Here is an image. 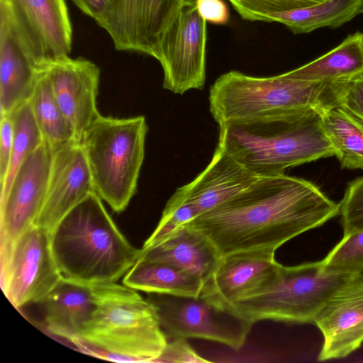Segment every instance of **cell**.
I'll list each match as a JSON object with an SVG mask.
<instances>
[{"mask_svg":"<svg viewBox=\"0 0 363 363\" xmlns=\"http://www.w3.org/2000/svg\"><path fill=\"white\" fill-rule=\"evenodd\" d=\"M340 106L363 122V73L344 81Z\"/></svg>","mask_w":363,"mask_h":363,"instance_id":"1f68e13d","label":"cell"},{"mask_svg":"<svg viewBox=\"0 0 363 363\" xmlns=\"http://www.w3.org/2000/svg\"><path fill=\"white\" fill-rule=\"evenodd\" d=\"M198 11L207 22L225 24L229 20V11L223 0H195Z\"/></svg>","mask_w":363,"mask_h":363,"instance_id":"e575fe53","label":"cell"},{"mask_svg":"<svg viewBox=\"0 0 363 363\" xmlns=\"http://www.w3.org/2000/svg\"><path fill=\"white\" fill-rule=\"evenodd\" d=\"M242 19L264 21L273 14L318 4L325 0H228Z\"/></svg>","mask_w":363,"mask_h":363,"instance_id":"f546056e","label":"cell"},{"mask_svg":"<svg viewBox=\"0 0 363 363\" xmlns=\"http://www.w3.org/2000/svg\"><path fill=\"white\" fill-rule=\"evenodd\" d=\"M0 21L35 65L71 52L72 29L65 0H0Z\"/></svg>","mask_w":363,"mask_h":363,"instance_id":"ba28073f","label":"cell"},{"mask_svg":"<svg viewBox=\"0 0 363 363\" xmlns=\"http://www.w3.org/2000/svg\"><path fill=\"white\" fill-rule=\"evenodd\" d=\"M84 13L94 19L98 23L104 16L110 0H72Z\"/></svg>","mask_w":363,"mask_h":363,"instance_id":"d590c367","label":"cell"},{"mask_svg":"<svg viewBox=\"0 0 363 363\" xmlns=\"http://www.w3.org/2000/svg\"><path fill=\"white\" fill-rule=\"evenodd\" d=\"M95 192L81 142L72 140L54 149L45 198L35 221L50 234L74 206Z\"/></svg>","mask_w":363,"mask_h":363,"instance_id":"2e32d148","label":"cell"},{"mask_svg":"<svg viewBox=\"0 0 363 363\" xmlns=\"http://www.w3.org/2000/svg\"><path fill=\"white\" fill-rule=\"evenodd\" d=\"M160 325L172 339L199 338L240 350L252 323L201 296L150 293Z\"/></svg>","mask_w":363,"mask_h":363,"instance_id":"9c48e42d","label":"cell"},{"mask_svg":"<svg viewBox=\"0 0 363 363\" xmlns=\"http://www.w3.org/2000/svg\"><path fill=\"white\" fill-rule=\"evenodd\" d=\"M274 250L239 251L221 257L213 274L203 284L200 296L222 308L252 296L274 278L280 264Z\"/></svg>","mask_w":363,"mask_h":363,"instance_id":"9a60e30c","label":"cell"},{"mask_svg":"<svg viewBox=\"0 0 363 363\" xmlns=\"http://www.w3.org/2000/svg\"><path fill=\"white\" fill-rule=\"evenodd\" d=\"M141 250L140 257L174 265L199 278L203 284L213 274L221 258L211 241L188 225L155 245Z\"/></svg>","mask_w":363,"mask_h":363,"instance_id":"d6986e66","label":"cell"},{"mask_svg":"<svg viewBox=\"0 0 363 363\" xmlns=\"http://www.w3.org/2000/svg\"><path fill=\"white\" fill-rule=\"evenodd\" d=\"M258 177L217 147L205 169L182 186L201 215L232 199Z\"/></svg>","mask_w":363,"mask_h":363,"instance_id":"ac0fdd59","label":"cell"},{"mask_svg":"<svg viewBox=\"0 0 363 363\" xmlns=\"http://www.w3.org/2000/svg\"><path fill=\"white\" fill-rule=\"evenodd\" d=\"M50 240L62 278L87 286L116 282L142 253L118 228L96 192L59 220Z\"/></svg>","mask_w":363,"mask_h":363,"instance_id":"3957f363","label":"cell"},{"mask_svg":"<svg viewBox=\"0 0 363 363\" xmlns=\"http://www.w3.org/2000/svg\"><path fill=\"white\" fill-rule=\"evenodd\" d=\"M319 112L341 167L363 169V122L340 106Z\"/></svg>","mask_w":363,"mask_h":363,"instance_id":"484cf974","label":"cell"},{"mask_svg":"<svg viewBox=\"0 0 363 363\" xmlns=\"http://www.w3.org/2000/svg\"><path fill=\"white\" fill-rule=\"evenodd\" d=\"M218 147L257 177L336 155L315 108L228 121L219 125Z\"/></svg>","mask_w":363,"mask_h":363,"instance_id":"7a4b0ae2","label":"cell"},{"mask_svg":"<svg viewBox=\"0 0 363 363\" xmlns=\"http://www.w3.org/2000/svg\"><path fill=\"white\" fill-rule=\"evenodd\" d=\"M363 13V0H325L318 4L271 15L265 22H277L294 34L316 29L337 28Z\"/></svg>","mask_w":363,"mask_h":363,"instance_id":"cb8c5ba5","label":"cell"},{"mask_svg":"<svg viewBox=\"0 0 363 363\" xmlns=\"http://www.w3.org/2000/svg\"><path fill=\"white\" fill-rule=\"evenodd\" d=\"M184 0H110L98 25L118 50L154 57L160 38Z\"/></svg>","mask_w":363,"mask_h":363,"instance_id":"4fadbf2b","label":"cell"},{"mask_svg":"<svg viewBox=\"0 0 363 363\" xmlns=\"http://www.w3.org/2000/svg\"><path fill=\"white\" fill-rule=\"evenodd\" d=\"M43 303L48 331L72 343L95 309L94 286L62 278Z\"/></svg>","mask_w":363,"mask_h":363,"instance_id":"ffe728a7","label":"cell"},{"mask_svg":"<svg viewBox=\"0 0 363 363\" xmlns=\"http://www.w3.org/2000/svg\"><path fill=\"white\" fill-rule=\"evenodd\" d=\"M14 123L11 115L1 117L0 122V184L6 180L11 156Z\"/></svg>","mask_w":363,"mask_h":363,"instance_id":"d6a6232c","label":"cell"},{"mask_svg":"<svg viewBox=\"0 0 363 363\" xmlns=\"http://www.w3.org/2000/svg\"><path fill=\"white\" fill-rule=\"evenodd\" d=\"M206 39V21L196 1L184 0L163 32L154 56L163 69L164 89L182 94L203 87Z\"/></svg>","mask_w":363,"mask_h":363,"instance_id":"30bf717a","label":"cell"},{"mask_svg":"<svg viewBox=\"0 0 363 363\" xmlns=\"http://www.w3.org/2000/svg\"><path fill=\"white\" fill-rule=\"evenodd\" d=\"M35 65L0 21L1 117L11 114L28 100L35 84Z\"/></svg>","mask_w":363,"mask_h":363,"instance_id":"44dd1931","label":"cell"},{"mask_svg":"<svg viewBox=\"0 0 363 363\" xmlns=\"http://www.w3.org/2000/svg\"><path fill=\"white\" fill-rule=\"evenodd\" d=\"M54 149L45 141L20 166L0 201V261L35 221L43 206Z\"/></svg>","mask_w":363,"mask_h":363,"instance_id":"7c38bea8","label":"cell"},{"mask_svg":"<svg viewBox=\"0 0 363 363\" xmlns=\"http://www.w3.org/2000/svg\"><path fill=\"white\" fill-rule=\"evenodd\" d=\"M39 65L45 72L57 101L69 121L74 140L101 116L97 108L100 69L82 57L65 56Z\"/></svg>","mask_w":363,"mask_h":363,"instance_id":"5bb4252c","label":"cell"},{"mask_svg":"<svg viewBox=\"0 0 363 363\" xmlns=\"http://www.w3.org/2000/svg\"><path fill=\"white\" fill-rule=\"evenodd\" d=\"M14 123V137L8 174L1 186L3 196L25 160L43 142L28 101L18 106L11 114Z\"/></svg>","mask_w":363,"mask_h":363,"instance_id":"4316f807","label":"cell"},{"mask_svg":"<svg viewBox=\"0 0 363 363\" xmlns=\"http://www.w3.org/2000/svg\"><path fill=\"white\" fill-rule=\"evenodd\" d=\"M0 267L2 291L16 309L43 303L62 278L50 234L35 224L18 238Z\"/></svg>","mask_w":363,"mask_h":363,"instance_id":"8fae6325","label":"cell"},{"mask_svg":"<svg viewBox=\"0 0 363 363\" xmlns=\"http://www.w3.org/2000/svg\"><path fill=\"white\" fill-rule=\"evenodd\" d=\"M342 88L343 81H302L284 73L257 77L230 71L211 86L209 108L219 125L304 108L321 111L340 105Z\"/></svg>","mask_w":363,"mask_h":363,"instance_id":"5b68a950","label":"cell"},{"mask_svg":"<svg viewBox=\"0 0 363 363\" xmlns=\"http://www.w3.org/2000/svg\"><path fill=\"white\" fill-rule=\"evenodd\" d=\"M323 343L318 361L343 358L363 343V273L342 285L315 318Z\"/></svg>","mask_w":363,"mask_h":363,"instance_id":"e0dca14e","label":"cell"},{"mask_svg":"<svg viewBox=\"0 0 363 363\" xmlns=\"http://www.w3.org/2000/svg\"><path fill=\"white\" fill-rule=\"evenodd\" d=\"M147 131L143 116L101 115L82 136L95 192L114 212L123 211L136 191Z\"/></svg>","mask_w":363,"mask_h":363,"instance_id":"8992f818","label":"cell"},{"mask_svg":"<svg viewBox=\"0 0 363 363\" xmlns=\"http://www.w3.org/2000/svg\"><path fill=\"white\" fill-rule=\"evenodd\" d=\"M363 73V33L349 35L339 45L317 59L284 74L308 82L350 79Z\"/></svg>","mask_w":363,"mask_h":363,"instance_id":"603a6c76","label":"cell"},{"mask_svg":"<svg viewBox=\"0 0 363 363\" xmlns=\"http://www.w3.org/2000/svg\"><path fill=\"white\" fill-rule=\"evenodd\" d=\"M208 362L201 358L184 339H172L157 362Z\"/></svg>","mask_w":363,"mask_h":363,"instance_id":"836d02e7","label":"cell"},{"mask_svg":"<svg viewBox=\"0 0 363 363\" xmlns=\"http://www.w3.org/2000/svg\"><path fill=\"white\" fill-rule=\"evenodd\" d=\"M359 274L328 269L323 259L291 267L281 264L266 287L227 310L252 324L263 320L313 323L333 294Z\"/></svg>","mask_w":363,"mask_h":363,"instance_id":"52a82bcc","label":"cell"},{"mask_svg":"<svg viewBox=\"0 0 363 363\" xmlns=\"http://www.w3.org/2000/svg\"><path fill=\"white\" fill-rule=\"evenodd\" d=\"M199 215L198 208L187 196L183 186L179 187L167 202L157 227L142 248L155 245Z\"/></svg>","mask_w":363,"mask_h":363,"instance_id":"83f0119b","label":"cell"},{"mask_svg":"<svg viewBox=\"0 0 363 363\" xmlns=\"http://www.w3.org/2000/svg\"><path fill=\"white\" fill-rule=\"evenodd\" d=\"M330 269L363 272V230L343 235L342 239L323 259Z\"/></svg>","mask_w":363,"mask_h":363,"instance_id":"f1b7e54d","label":"cell"},{"mask_svg":"<svg viewBox=\"0 0 363 363\" xmlns=\"http://www.w3.org/2000/svg\"><path fill=\"white\" fill-rule=\"evenodd\" d=\"M28 101L43 140L53 149L74 140L72 128L39 65H35V84Z\"/></svg>","mask_w":363,"mask_h":363,"instance_id":"d4e9b609","label":"cell"},{"mask_svg":"<svg viewBox=\"0 0 363 363\" xmlns=\"http://www.w3.org/2000/svg\"><path fill=\"white\" fill-rule=\"evenodd\" d=\"M339 203L312 182L285 174L259 177L245 190L186 224L203 233L221 257L273 249L339 214Z\"/></svg>","mask_w":363,"mask_h":363,"instance_id":"6da1fadb","label":"cell"},{"mask_svg":"<svg viewBox=\"0 0 363 363\" xmlns=\"http://www.w3.org/2000/svg\"><path fill=\"white\" fill-rule=\"evenodd\" d=\"M123 284L137 291L199 297L203 282L171 264L140 257L124 275Z\"/></svg>","mask_w":363,"mask_h":363,"instance_id":"7402d4cb","label":"cell"},{"mask_svg":"<svg viewBox=\"0 0 363 363\" xmlns=\"http://www.w3.org/2000/svg\"><path fill=\"white\" fill-rule=\"evenodd\" d=\"M339 210L343 235L363 230V177L348 183Z\"/></svg>","mask_w":363,"mask_h":363,"instance_id":"4dcf8cb0","label":"cell"},{"mask_svg":"<svg viewBox=\"0 0 363 363\" xmlns=\"http://www.w3.org/2000/svg\"><path fill=\"white\" fill-rule=\"evenodd\" d=\"M93 286L95 309L72 344L82 352L106 360L157 362L168 340L156 306L124 284Z\"/></svg>","mask_w":363,"mask_h":363,"instance_id":"277c9868","label":"cell"}]
</instances>
